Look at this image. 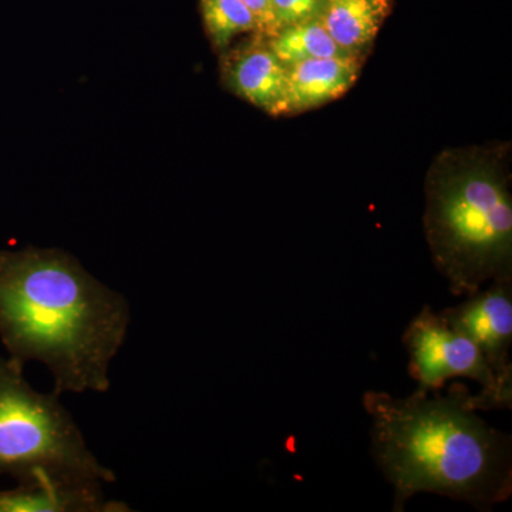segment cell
<instances>
[{
  "instance_id": "1",
  "label": "cell",
  "mask_w": 512,
  "mask_h": 512,
  "mask_svg": "<svg viewBox=\"0 0 512 512\" xmlns=\"http://www.w3.org/2000/svg\"><path fill=\"white\" fill-rule=\"evenodd\" d=\"M130 323L126 296L69 252L0 249V342L13 359L46 366L60 396L109 392Z\"/></svg>"
},
{
  "instance_id": "2",
  "label": "cell",
  "mask_w": 512,
  "mask_h": 512,
  "mask_svg": "<svg viewBox=\"0 0 512 512\" xmlns=\"http://www.w3.org/2000/svg\"><path fill=\"white\" fill-rule=\"evenodd\" d=\"M366 392L373 458L393 485V511L419 493L488 511L512 495L511 437L478 416L477 394L453 383L446 394Z\"/></svg>"
},
{
  "instance_id": "3",
  "label": "cell",
  "mask_w": 512,
  "mask_h": 512,
  "mask_svg": "<svg viewBox=\"0 0 512 512\" xmlns=\"http://www.w3.org/2000/svg\"><path fill=\"white\" fill-rule=\"evenodd\" d=\"M424 234L453 295L512 279L507 148H453L436 157L426 177Z\"/></svg>"
},
{
  "instance_id": "4",
  "label": "cell",
  "mask_w": 512,
  "mask_h": 512,
  "mask_svg": "<svg viewBox=\"0 0 512 512\" xmlns=\"http://www.w3.org/2000/svg\"><path fill=\"white\" fill-rule=\"evenodd\" d=\"M0 476L16 484L46 477L116 481L87 446L60 394L33 389L25 363L10 356H0Z\"/></svg>"
},
{
  "instance_id": "5",
  "label": "cell",
  "mask_w": 512,
  "mask_h": 512,
  "mask_svg": "<svg viewBox=\"0 0 512 512\" xmlns=\"http://www.w3.org/2000/svg\"><path fill=\"white\" fill-rule=\"evenodd\" d=\"M403 343L419 392H436L447 380L467 377L481 386L477 394L481 410L511 409L512 393L500 386L477 346L451 328L440 312L423 306L403 333Z\"/></svg>"
},
{
  "instance_id": "6",
  "label": "cell",
  "mask_w": 512,
  "mask_h": 512,
  "mask_svg": "<svg viewBox=\"0 0 512 512\" xmlns=\"http://www.w3.org/2000/svg\"><path fill=\"white\" fill-rule=\"evenodd\" d=\"M440 315L477 346L500 386L512 393V279L494 281Z\"/></svg>"
},
{
  "instance_id": "7",
  "label": "cell",
  "mask_w": 512,
  "mask_h": 512,
  "mask_svg": "<svg viewBox=\"0 0 512 512\" xmlns=\"http://www.w3.org/2000/svg\"><path fill=\"white\" fill-rule=\"evenodd\" d=\"M221 79L229 92L256 109L274 117L284 114L286 66L269 49L265 37L252 35L221 53Z\"/></svg>"
},
{
  "instance_id": "8",
  "label": "cell",
  "mask_w": 512,
  "mask_h": 512,
  "mask_svg": "<svg viewBox=\"0 0 512 512\" xmlns=\"http://www.w3.org/2000/svg\"><path fill=\"white\" fill-rule=\"evenodd\" d=\"M123 501L109 500L103 483L46 477L0 490V512H130Z\"/></svg>"
},
{
  "instance_id": "9",
  "label": "cell",
  "mask_w": 512,
  "mask_h": 512,
  "mask_svg": "<svg viewBox=\"0 0 512 512\" xmlns=\"http://www.w3.org/2000/svg\"><path fill=\"white\" fill-rule=\"evenodd\" d=\"M363 62L362 57L338 56L289 64L282 116H296L338 100L355 86Z\"/></svg>"
},
{
  "instance_id": "10",
  "label": "cell",
  "mask_w": 512,
  "mask_h": 512,
  "mask_svg": "<svg viewBox=\"0 0 512 512\" xmlns=\"http://www.w3.org/2000/svg\"><path fill=\"white\" fill-rule=\"evenodd\" d=\"M393 10V0H323L319 20L349 56L366 59Z\"/></svg>"
},
{
  "instance_id": "11",
  "label": "cell",
  "mask_w": 512,
  "mask_h": 512,
  "mask_svg": "<svg viewBox=\"0 0 512 512\" xmlns=\"http://www.w3.org/2000/svg\"><path fill=\"white\" fill-rule=\"evenodd\" d=\"M265 40L285 66L323 57L349 56L336 45L319 19L286 26Z\"/></svg>"
},
{
  "instance_id": "12",
  "label": "cell",
  "mask_w": 512,
  "mask_h": 512,
  "mask_svg": "<svg viewBox=\"0 0 512 512\" xmlns=\"http://www.w3.org/2000/svg\"><path fill=\"white\" fill-rule=\"evenodd\" d=\"M200 12L208 40L220 55L238 36L258 35V20L242 0H200Z\"/></svg>"
},
{
  "instance_id": "13",
  "label": "cell",
  "mask_w": 512,
  "mask_h": 512,
  "mask_svg": "<svg viewBox=\"0 0 512 512\" xmlns=\"http://www.w3.org/2000/svg\"><path fill=\"white\" fill-rule=\"evenodd\" d=\"M323 0H271V32L306 20L318 19L322 10Z\"/></svg>"
},
{
  "instance_id": "14",
  "label": "cell",
  "mask_w": 512,
  "mask_h": 512,
  "mask_svg": "<svg viewBox=\"0 0 512 512\" xmlns=\"http://www.w3.org/2000/svg\"><path fill=\"white\" fill-rule=\"evenodd\" d=\"M258 20V35L266 37L271 32V0H242Z\"/></svg>"
}]
</instances>
